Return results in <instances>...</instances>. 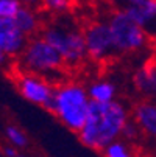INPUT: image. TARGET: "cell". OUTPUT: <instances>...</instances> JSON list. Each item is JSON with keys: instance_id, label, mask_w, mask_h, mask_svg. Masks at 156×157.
I'll list each match as a JSON object with an SVG mask.
<instances>
[{"instance_id": "6da1fadb", "label": "cell", "mask_w": 156, "mask_h": 157, "mask_svg": "<svg viewBox=\"0 0 156 157\" xmlns=\"http://www.w3.org/2000/svg\"><path fill=\"white\" fill-rule=\"evenodd\" d=\"M131 121L128 107L116 100L111 103H91L87 118L80 131V142L95 151H102L122 139L123 129Z\"/></svg>"}, {"instance_id": "7a4b0ae2", "label": "cell", "mask_w": 156, "mask_h": 157, "mask_svg": "<svg viewBox=\"0 0 156 157\" xmlns=\"http://www.w3.org/2000/svg\"><path fill=\"white\" fill-rule=\"evenodd\" d=\"M89 107L91 100L87 95V87L75 81H66L55 86L53 100L47 110L69 131L80 134L86 123Z\"/></svg>"}, {"instance_id": "3957f363", "label": "cell", "mask_w": 156, "mask_h": 157, "mask_svg": "<svg viewBox=\"0 0 156 157\" xmlns=\"http://www.w3.org/2000/svg\"><path fill=\"white\" fill-rule=\"evenodd\" d=\"M41 36L61 55L66 65L78 67L89 59L83 28L67 17L56 19L52 24L44 25Z\"/></svg>"}, {"instance_id": "277c9868", "label": "cell", "mask_w": 156, "mask_h": 157, "mask_svg": "<svg viewBox=\"0 0 156 157\" xmlns=\"http://www.w3.org/2000/svg\"><path fill=\"white\" fill-rule=\"evenodd\" d=\"M66 67L61 55L41 34L28 39L24 52L19 56V70L50 79L58 76Z\"/></svg>"}, {"instance_id": "5b68a950", "label": "cell", "mask_w": 156, "mask_h": 157, "mask_svg": "<svg viewBox=\"0 0 156 157\" xmlns=\"http://www.w3.org/2000/svg\"><path fill=\"white\" fill-rule=\"evenodd\" d=\"M116 55H134L144 52L150 44V34L141 28L123 10H116L108 17Z\"/></svg>"}, {"instance_id": "8992f818", "label": "cell", "mask_w": 156, "mask_h": 157, "mask_svg": "<svg viewBox=\"0 0 156 157\" xmlns=\"http://www.w3.org/2000/svg\"><path fill=\"white\" fill-rule=\"evenodd\" d=\"M87 58L95 62H103L116 55L113 37L106 19H94L83 28Z\"/></svg>"}, {"instance_id": "52a82bcc", "label": "cell", "mask_w": 156, "mask_h": 157, "mask_svg": "<svg viewBox=\"0 0 156 157\" xmlns=\"http://www.w3.org/2000/svg\"><path fill=\"white\" fill-rule=\"evenodd\" d=\"M14 82L17 87V92L27 101L41 106L44 109L50 107L55 94V84H52L50 79L19 70L14 76Z\"/></svg>"}, {"instance_id": "ba28073f", "label": "cell", "mask_w": 156, "mask_h": 157, "mask_svg": "<svg viewBox=\"0 0 156 157\" xmlns=\"http://www.w3.org/2000/svg\"><path fill=\"white\" fill-rule=\"evenodd\" d=\"M123 10L148 34L156 33V0H120Z\"/></svg>"}, {"instance_id": "9c48e42d", "label": "cell", "mask_w": 156, "mask_h": 157, "mask_svg": "<svg viewBox=\"0 0 156 157\" xmlns=\"http://www.w3.org/2000/svg\"><path fill=\"white\" fill-rule=\"evenodd\" d=\"M28 37L19 30L14 19H0V48L10 58L20 56Z\"/></svg>"}, {"instance_id": "30bf717a", "label": "cell", "mask_w": 156, "mask_h": 157, "mask_svg": "<svg viewBox=\"0 0 156 157\" xmlns=\"http://www.w3.org/2000/svg\"><path fill=\"white\" fill-rule=\"evenodd\" d=\"M131 120L142 136L156 140V98L138 101L131 109Z\"/></svg>"}, {"instance_id": "8fae6325", "label": "cell", "mask_w": 156, "mask_h": 157, "mask_svg": "<svg viewBox=\"0 0 156 157\" xmlns=\"http://www.w3.org/2000/svg\"><path fill=\"white\" fill-rule=\"evenodd\" d=\"M133 87L142 97V100L156 98V76L151 61L145 62L133 73Z\"/></svg>"}, {"instance_id": "7c38bea8", "label": "cell", "mask_w": 156, "mask_h": 157, "mask_svg": "<svg viewBox=\"0 0 156 157\" xmlns=\"http://www.w3.org/2000/svg\"><path fill=\"white\" fill-rule=\"evenodd\" d=\"M13 19H14V22H16V25L19 27V30L24 33L28 39L38 36V33L41 34L42 20H41V16L38 14L36 10L22 6V8L19 10V13H17Z\"/></svg>"}, {"instance_id": "4fadbf2b", "label": "cell", "mask_w": 156, "mask_h": 157, "mask_svg": "<svg viewBox=\"0 0 156 157\" xmlns=\"http://www.w3.org/2000/svg\"><path fill=\"white\" fill-rule=\"evenodd\" d=\"M91 103H111L117 100V86L111 79H94L87 86Z\"/></svg>"}, {"instance_id": "5bb4252c", "label": "cell", "mask_w": 156, "mask_h": 157, "mask_svg": "<svg viewBox=\"0 0 156 157\" xmlns=\"http://www.w3.org/2000/svg\"><path fill=\"white\" fill-rule=\"evenodd\" d=\"M5 137L8 140V145L14 146L16 149H24L28 146V137L27 134L22 131L20 128L14 124H8L5 128Z\"/></svg>"}, {"instance_id": "9a60e30c", "label": "cell", "mask_w": 156, "mask_h": 157, "mask_svg": "<svg viewBox=\"0 0 156 157\" xmlns=\"http://www.w3.org/2000/svg\"><path fill=\"white\" fill-rule=\"evenodd\" d=\"M41 8L50 14H67L74 8V0H42Z\"/></svg>"}, {"instance_id": "2e32d148", "label": "cell", "mask_w": 156, "mask_h": 157, "mask_svg": "<svg viewBox=\"0 0 156 157\" xmlns=\"http://www.w3.org/2000/svg\"><path fill=\"white\" fill-rule=\"evenodd\" d=\"M103 157H133V151L125 140H117L103 149Z\"/></svg>"}, {"instance_id": "e0dca14e", "label": "cell", "mask_w": 156, "mask_h": 157, "mask_svg": "<svg viewBox=\"0 0 156 157\" xmlns=\"http://www.w3.org/2000/svg\"><path fill=\"white\" fill-rule=\"evenodd\" d=\"M20 8L17 0H0V19H13Z\"/></svg>"}, {"instance_id": "ac0fdd59", "label": "cell", "mask_w": 156, "mask_h": 157, "mask_svg": "<svg viewBox=\"0 0 156 157\" xmlns=\"http://www.w3.org/2000/svg\"><path fill=\"white\" fill-rule=\"evenodd\" d=\"M139 136H142V134H141V131H139V128L136 126V123H134V121L131 120V121L126 124V128L123 129V134H122V140H125V142L128 143V142L136 140Z\"/></svg>"}, {"instance_id": "d6986e66", "label": "cell", "mask_w": 156, "mask_h": 157, "mask_svg": "<svg viewBox=\"0 0 156 157\" xmlns=\"http://www.w3.org/2000/svg\"><path fill=\"white\" fill-rule=\"evenodd\" d=\"M2 154H3V157H19L20 155V154H17V149L11 145L2 146Z\"/></svg>"}, {"instance_id": "ffe728a7", "label": "cell", "mask_w": 156, "mask_h": 157, "mask_svg": "<svg viewBox=\"0 0 156 157\" xmlns=\"http://www.w3.org/2000/svg\"><path fill=\"white\" fill-rule=\"evenodd\" d=\"M17 2H19L22 6H27V8L36 10L38 6H41V2H42V0H17Z\"/></svg>"}, {"instance_id": "44dd1931", "label": "cell", "mask_w": 156, "mask_h": 157, "mask_svg": "<svg viewBox=\"0 0 156 157\" xmlns=\"http://www.w3.org/2000/svg\"><path fill=\"white\" fill-rule=\"evenodd\" d=\"M10 64V56L2 50V48H0V70H2V69H5V67Z\"/></svg>"}, {"instance_id": "7402d4cb", "label": "cell", "mask_w": 156, "mask_h": 157, "mask_svg": "<svg viewBox=\"0 0 156 157\" xmlns=\"http://www.w3.org/2000/svg\"><path fill=\"white\" fill-rule=\"evenodd\" d=\"M151 61V65H153V70H154V76H156V56L153 58V59H150Z\"/></svg>"}, {"instance_id": "603a6c76", "label": "cell", "mask_w": 156, "mask_h": 157, "mask_svg": "<svg viewBox=\"0 0 156 157\" xmlns=\"http://www.w3.org/2000/svg\"><path fill=\"white\" fill-rule=\"evenodd\" d=\"M153 36H154V44H156V33H154V34H153Z\"/></svg>"}, {"instance_id": "cb8c5ba5", "label": "cell", "mask_w": 156, "mask_h": 157, "mask_svg": "<svg viewBox=\"0 0 156 157\" xmlns=\"http://www.w3.org/2000/svg\"><path fill=\"white\" fill-rule=\"evenodd\" d=\"M19 157H27V155H19Z\"/></svg>"}, {"instance_id": "d4e9b609", "label": "cell", "mask_w": 156, "mask_h": 157, "mask_svg": "<svg viewBox=\"0 0 156 157\" xmlns=\"http://www.w3.org/2000/svg\"><path fill=\"white\" fill-rule=\"evenodd\" d=\"M0 157H2V155H0Z\"/></svg>"}]
</instances>
